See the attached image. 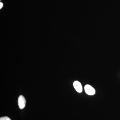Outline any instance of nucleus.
Here are the masks:
<instances>
[{
	"instance_id": "obj_4",
	"label": "nucleus",
	"mask_w": 120,
	"mask_h": 120,
	"mask_svg": "<svg viewBox=\"0 0 120 120\" xmlns=\"http://www.w3.org/2000/svg\"><path fill=\"white\" fill-rule=\"evenodd\" d=\"M0 120H11L10 118L7 116L3 117L0 118Z\"/></svg>"
},
{
	"instance_id": "obj_1",
	"label": "nucleus",
	"mask_w": 120,
	"mask_h": 120,
	"mask_svg": "<svg viewBox=\"0 0 120 120\" xmlns=\"http://www.w3.org/2000/svg\"><path fill=\"white\" fill-rule=\"evenodd\" d=\"M18 105L20 109H23L26 106V99L23 95H20L18 98Z\"/></svg>"
},
{
	"instance_id": "obj_2",
	"label": "nucleus",
	"mask_w": 120,
	"mask_h": 120,
	"mask_svg": "<svg viewBox=\"0 0 120 120\" xmlns=\"http://www.w3.org/2000/svg\"><path fill=\"white\" fill-rule=\"evenodd\" d=\"M84 90L86 94L89 95H94L95 94V90L90 85H86L84 87Z\"/></svg>"
},
{
	"instance_id": "obj_5",
	"label": "nucleus",
	"mask_w": 120,
	"mask_h": 120,
	"mask_svg": "<svg viewBox=\"0 0 120 120\" xmlns=\"http://www.w3.org/2000/svg\"><path fill=\"white\" fill-rule=\"evenodd\" d=\"M3 6V4L2 2H0V9H1Z\"/></svg>"
},
{
	"instance_id": "obj_3",
	"label": "nucleus",
	"mask_w": 120,
	"mask_h": 120,
	"mask_svg": "<svg viewBox=\"0 0 120 120\" xmlns=\"http://www.w3.org/2000/svg\"><path fill=\"white\" fill-rule=\"evenodd\" d=\"M73 86L76 90L79 93H81L82 91V84L78 81H75L74 82Z\"/></svg>"
}]
</instances>
